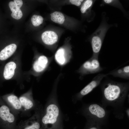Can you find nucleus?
Returning a JSON list of instances; mask_svg holds the SVG:
<instances>
[{"instance_id":"obj_11","label":"nucleus","mask_w":129,"mask_h":129,"mask_svg":"<svg viewBox=\"0 0 129 129\" xmlns=\"http://www.w3.org/2000/svg\"><path fill=\"white\" fill-rule=\"evenodd\" d=\"M84 113L85 115H91L99 119L103 118L106 114L104 109L97 104H92L89 106L85 109Z\"/></svg>"},{"instance_id":"obj_24","label":"nucleus","mask_w":129,"mask_h":129,"mask_svg":"<svg viewBox=\"0 0 129 129\" xmlns=\"http://www.w3.org/2000/svg\"><path fill=\"white\" fill-rule=\"evenodd\" d=\"M13 2L18 9H20L23 4V1L21 0H14Z\"/></svg>"},{"instance_id":"obj_4","label":"nucleus","mask_w":129,"mask_h":129,"mask_svg":"<svg viewBox=\"0 0 129 129\" xmlns=\"http://www.w3.org/2000/svg\"><path fill=\"white\" fill-rule=\"evenodd\" d=\"M111 25L104 20L99 27L91 36V43L93 51L92 55L98 57L105 34Z\"/></svg>"},{"instance_id":"obj_16","label":"nucleus","mask_w":129,"mask_h":129,"mask_svg":"<svg viewBox=\"0 0 129 129\" xmlns=\"http://www.w3.org/2000/svg\"><path fill=\"white\" fill-rule=\"evenodd\" d=\"M16 67V63L13 61L8 62L5 65L3 72V76L5 79L8 80L13 77Z\"/></svg>"},{"instance_id":"obj_23","label":"nucleus","mask_w":129,"mask_h":129,"mask_svg":"<svg viewBox=\"0 0 129 129\" xmlns=\"http://www.w3.org/2000/svg\"><path fill=\"white\" fill-rule=\"evenodd\" d=\"M84 1L83 0H69L70 3L72 4L77 6H79Z\"/></svg>"},{"instance_id":"obj_12","label":"nucleus","mask_w":129,"mask_h":129,"mask_svg":"<svg viewBox=\"0 0 129 129\" xmlns=\"http://www.w3.org/2000/svg\"><path fill=\"white\" fill-rule=\"evenodd\" d=\"M49 62V59L46 56L43 55L40 56L34 62L33 69L36 72H41L47 67Z\"/></svg>"},{"instance_id":"obj_9","label":"nucleus","mask_w":129,"mask_h":129,"mask_svg":"<svg viewBox=\"0 0 129 129\" xmlns=\"http://www.w3.org/2000/svg\"><path fill=\"white\" fill-rule=\"evenodd\" d=\"M107 75V74H99L97 75L89 83L73 97V101L74 102L81 99L84 96L89 93L97 86L103 78Z\"/></svg>"},{"instance_id":"obj_15","label":"nucleus","mask_w":129,"mask_h":129,"mask_svg":"<svg viewBox=\"0 0 129 129\" xmlns=\"http://www.w3.org/2000/svg\"><path fill=\"white\" fill-rule=\"evenodd\" d=\"M17 48L16 44L12 43L6 46L0 52V60H5L14 53Z\"/></svg>"},{"instance_id":"obj_20","label":"nucleus","mask_w":129,"mask_h":129,"mask_svg":"<svg viewBox=\"0 0 129 129\" xmlns=\"http://www.w3.org/2000/svg\"><path fill=\"white\" fill-rule=\"evenodd\" d=\"M43 20V18L42 16L36 15H33L31 18L33 26L35 27L38 26L42 24Z\"/></svg>"},{"instance_id":"obj_14","label":"nucleus","mask_w":129,"mask_h":129,"mask_svg":"<svg viewBox=\"0 0 129 129\" xmlns=\"http://www.w3.org/2000/svg\"><path fill=\"white\" fill-rule=\"evenodd\" d=\"M95 1L87 0L84 1L81 6L80 11L82 14L87 15L91 20L94 17L93 12L92 11V8Z\"/></svg>"},{"instance_id":"obj_21","label":"nucleus","mask_w":129,"mask_h":129,"mask_svg":"<svg viewBox=\"0 0 129 129\" xmlns=\"http://www.w3.org/2000/svg\"><path fill=\"white\" fill-rule=\"evenodd\" d=\"M22 13L20 9L17 10L16 11L12 12L11 16L14 19L19 20L22 17Z\"/></svg>"},{"instance_id":"obj_2","label":"nucleus","mask_w":129,"mask_h":129,"mask_svg":"<svg viewBox=\"0 0 129 129\" xmlns=\"http://www.w3.org/2000/svg\"><path fill=\"white\" fill-rule=\"evenodd\" d=\"M128 89V84L110 82L105 85L103 89V95L108 101L117 102L124 98Z\"/></svg>"},{"instance_id":"obj_26","label":"nucleus","mask_w":129,"mask_h":129,"mask_svg":"<svg viewBox=\"0 0 129 129\" xmlns=\"http://www.w3.org/2000/svg\"><path fill=\"white\" fill-rule=\"evenodd\" d=\"M127 114L128 116H129V109H128L127 110Z\"/></svg>"},{"instance_id":"obj_22","label":"nucleus","mask_w":129,"mask_h":129,"mask_svg":"<svg viewBox=\"0 0 129 129\" xmlns=\"http://www.w3.org/2000/svg\"><path fill=\"white\" fill-rule=\"evenodd\" d=\"M9 5L11 11L13 12L16 11L18 8L14 2L11 1L9 4Z\"/></svg>"},{"instance_id":"obj_6","label":"nucleus","mask_w":129,"mask_h":129,"mask_svg":"<svg viewBox=\"0 0 129 129\" xmlns=\"http://www.w3.org/2000/svg\"><path fill=\"white\" fill-rule=\"evenodd\" d=\"M98 60V57L92 55L89 59L85 62L77 70V72L81 75L96 73L102 71Z\"/></svg>"},{"instance_id":"obj_10","label":"nucleus","mask_w":129,"mask_h":129,"mask_svg":"<svg viewBox=\"0 0 129 129\" xmlns=\"http://www.w3.org/2000/svg\"><path fill=\"white\" fill-rule=\"evenodd\" d=\"M67 53L65 48L63 47L59 48L56 52L54 59L57 63L60 66L66 65L71 59V54Z\"/></svg>"},{"instance_id":"obj_8","label":"nucleus","mask_w":129,"mask_h":129,"mask_svg":"<svg viewBox=\"0 0 129 129\" xmlns=\"http://www.w3.org/2000/svg\"><path fill=\"white\" fill-rule=\"evenodd\" d=\"M1 97L11 111L17 117L19 115L22 116V108L17 97L12 94L3 96Z\"/></svg>"},{"instance_id":"obj_3","label":"nucleus","mask_w":129,"mask_h":129,"mask_svg":"<svg viewBox=\"0 0 129 129\" xmlns=\"http://www.w3.org/2000/svg\"><path fill=\"white\" fill-rule=\"evenodd\" d=\"M17 118L0 96V129H16Z\"/></svg>"},{"instance_id":"obj_5","label":"nucleus","mask_w":129,"mask_h":129,"mask_svg":"<svg viewBox=\"0 0 129 129\" xmlns=\"http://www.w3.org/2000/svg\"><path fill=\"white\" fill-rule=\"evenodd\" d=\"M43 108L38 102L33 115L28 119L19 122L16 129H41V118Z\"/></svg>"},{"instance_id":"obj_25","label":"nucleus","mask_w":129,"mask_h":129,"mask_svg":"<svg viewBox=\"0 0 129 129\" xmlns=\"http://www.w3.org/2000/svg\"><path fill=\"white\" fill-rule=\"evenodd\" d=\"M89 129H98L96 127H92L90 128Z\"/></svg>"},{"instance_id":"obj_1","label":"nucleus","mask_w":129,"mask_h":129,"mask_svg":"<svg viewBox=\"0 0 129 129\" xmlns=\"http://www.w3.org/2000/svg\"><path fill=\"white\" fill-rule=\"evenodd\" d=\"M58 81L54 84L52 91L43 107L41 115V129H54L63 117L58 102L57 93Z\"/></svg>"},{"instance_id":"obj_7","label":"nucleus","mask_w":129,"mask_h":129,"mask_svg":"<svg viewBox=\"0 0 129 129\" xmlns=\"http://www.w3.org/2000/svg\"><path fill=\"white\" fill-rule=\"evenodd\" d=\"M19 98L23 109L22 116H30L31 112L34 111L36 108L38 101L34 100L30 92L23 95Z\"/></svg>"},{"instance_id":"obj_19","label":"nucleus","mask_w":129,"mask_h":129,"mask_svg":"<svg viewBox=\"0 0 129 129\" xmlns=\"http://www.w3.org/2000/svg\"><path fill=\"white\" fill-rule=\"evenodd\" d=\"M103 3L106 4L116 7L120 9L123 12L125 10L119 1L118 0H102Z\"/></svg>"},{"instance_id":"obj_17","label":"nucleus","mask_w":129,"mask_h":129,"mask_svg":"<svg viewBox=\"0 0 129 129\" xmlns=\"http://www.w3.org/2000/svg\"><path fill=\"white\" fill-rule=\"evenodd\" d=\"M107 74V75H111L115 77L129 79V66L128 65L123 68L113 70Z\"/></svg>"},{"instance_id":"obj_18","label":"nucleus","mask_w":129,"mask_h":129,"mask_svg":"<svg viewBox=\"0 0 129 129\" xmlns=\"http://www.w3.org/2000/svg\"><path fill=\"white\" fill-rule=\"evenodd\" d=\"M51 19L53 22L60 24H63L65 20L63 14L59 11H55L50 14Z\"/></svg>"},{"instance_id":"obj_13","label":"nucleus","mask_w":129,"mask_h":129,"mask_svg":"<svg viewBox=\"0 0 129 129\" xmlns=\"http://www.w3.org/2000/svg\"><path fill=\"white\" fill-rule=\"evenodd\" d=\"M42 40L45 44L49 45L55 43L58 40L56 33L52 31H47L43 32L41 35Z\"/></svg>"}]
</instances>
